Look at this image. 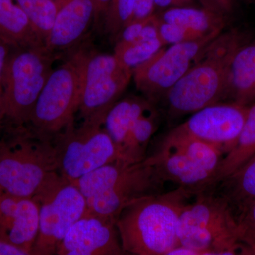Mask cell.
<instances>
[{
    "instance_id": "1f68e13d",
    "label": "cell",
    "mask_w": 255,
    "mask_h": 255,
    "mask_svg": "<svg viewBox=\"0 0 255 255\" xmlns=\"http://www.w3.org/2000/svg\"><path fill=\"white\" fill-rule=\"evenodd\" d=\"M31 253L21 247L0 239V255H29Z\"/></svg>"
},
{
    "instance_id": "30bf717a",
    "label": "cell",
    "mask_w": 255,
    "mask_h": 255,
    "mask_svg": "<svg viewBox=\"0 0 255 255\" xmlns=\"http://www.w3.org/2000/svg\"><path fill=\"white\" fill-rule=\"evenodd\" d=\"M221 33L220 31L212 32L199 39L159 50L132 70L137 90L152 104L158 102L192 68L210 43Z\"/></svg>"
},
{
    "instance_id": "cb8c5ba5",
    "label": "cell",
    "mask_w": 255,
    "mask_h": 255,
    "mask_svg": "<svg viewBox=\"0 0 255 255\" xmlns=\"http://www.w3.org/2000/svg\"><path fill=\"white\" fill-rule=\"evenodd\" d=\"M27 15L37 34L46 43L54 26L58 8L55 0H15Z\"/></svg>"
},
{
    "instance_id": "d6a6232c",
    "label": "cell",
    "mask_w": 255,
    "mask_h": 255,
    "mask_svg": "<svg viewBox=\"0 0 255 255\" xmlns=\"http://www.w3.org/2000/svg\"><path fill=\"white\" fill-rule=\"evenodd\" d=\"M94 1L95 6V18L97 20L102 15L105 14L111 0H94Z\"/></svg>"
},
{
    "instance_id": "4fadbf2b",
    "label": "cell",
    "mask_w": 255,
    "mask_h": 255,
    "mask_svg": "<svg viewBox=\"0 0 255 255\" xmlns=\"http://www.w3.org/2000/svg\"><path fill=\"white\" fill-rule=\"evenodd\" d=\"M115 221L86 211L60 242L58 255H126Z\"/></svg>"
},
{
    "instance_id": "83f0119b",
    "label": "cell",
    "mask_w": 255,
    "mask_h": 255,
    "mask_svg": "<svg viewBox=\"0 0 255 255\" xmlns=\"http://www.w3.org/2000/svg\"><path fill=\"white\" fill-rule=\"evenodd\" d=\"M157 18H158V21H157L158 37L164 46L194 41L206 36L199 32L189 29L179 25L164 22L159 18L158 15H157Z\"/></svg>"
},
{
    "instance_id": "484cf974",
    "label": "cell",
    "mask_w": 255,
    "mask_h": 255,
    "mask_svg": "<svg viewBox=\"0 0 255 255\" xmlns=\"http://www.w3.org/2000/svg\"><path fill=\"white\" fill-rule=\"evenodd\" d=\"M136 0H111L105 16L106 31L111 36H119L131 21Z\"/></svg>"
},
{
    "instance_id": "ffe728a7",
    "label": "cell",
    "mask_w": 255,
    "mask_h": 255,
    "mask_svg": "<svg viewBox=\"0 0 255 255\" xmlns=\"http://www.w3.org/2000/svg\"><path fill=\"white\" fill-rule=\"evenodd\" d=\"M255 155V102L249 105L246 122L236 144L223 156L209 189L234 173ZM208 189V190H209Z\"/></svg>"
},
{
    "instance_id": "f546056e",
    "label": "cell",
    "mask_w": 255,
    "mask_h": 255,
    "mask_svg": "<svg viewBox=\"0 0 255 255\" xmlns=\"http://www.w3.org/2000/svg\"><path fill=\"white\" fill-rule=\"evenodd\" d=\"M155 10V0H136L131 21H138L149 17Z\"/></svg>"
},
{
    "instance_id": "277c9868",
    "label": "cell",
    "mask_w": 255,
    "mask_h": 255,
    "mask_svg": "<svg viewBox=\"0 0 255 255\" xmlns=\"http://www.w3.org/2000/svg\"><path fill=\"white\" fill-rule=\"evenodd\" d=\"M196 196L179 215V246L202 255H243L237 219L228 201L212 189Z\"/></svg>"
},
{
    "instance_id": "9c48e42d",
    "label": "cell",
    "mask_w": 255,
    "mask_h": 255,
    "mask_svg": "<svg viewBox=\"0 0 255 255\" xmlns=\"http://www.w3.org/2000/svg\"><path fill=\"white\" fill-rule=\"evenodd\" d=\"M33 198L39 206V231L32 255H56L69 229L86 212V201L78 188L58 172Z\"/></svg>"
},
{
    "instance_id": "4dcf8cb0",
    "label": "cell",
    "mask_w": 255,
    "mask_h": 255,
    "mask_svg": "<svg viewBox=\"0 0 255 255\" xmlns=\"http://www.w3.org/2000/svg\"><path fill=\"white\" fill-rule=\"evenodd\" d=\"M207 8L219 11L230 13L232 11L233 0H202Z\"/></svg>"
},
{
    "instance_id": "f1b7e54d",
    "label": "cell",
    "mask_w": 255,
    "mask_h": 255,
    "mask_svg": "<svg viewBox=\"0 0 255 255\" xmlns=\"http://www.w3.org/2000/svg\"><path fill=\"white\" fill-rule=\"evenodd\" d=\"M11 47L0 38V124L2 123L3 75Z\"/></svg>"
},
{
    "instance_id": "52a82bcc",
    "label": "cell",
    "mask_w": 255,
    "mask_h": 255,
    "mask_svg": "<svg viewBox=\"0 0 255 255\" xmlns=\"http://www.w3.org/2000/svg\"><path fill=\"white\" fill-rule=\"evenodd\" d=\"M106 117L74 123L53 137L58 173L73 182L106 164L119 161L114 142L106 130Z\"/></svg>"
},
{
    "instance_id": "4316f807",
    "label": "cell",
    "mask_w": 255,
    "mask_h": 255,
    "mask_svg": "<svg viewBox=\"0 0 255 255\" xmlns=\"http://www.w3.org/2000/svg\"><path fill=\"white\" fill-rule=\"evenodd\" d=\"M243 255H255V201L236 216Z\"/></svg>"
},
{
    "instance_id": "44dd1931",
    "label": "cell",
    "mask_w": 255,
    "mask_h": 255,
    "mask_svg": "<svg viewBox=\"0 0 255 255\" xmlns=\"http://www.w3.org/2000/svg\"><path fill=\"white\" fill-rule=\"evenodd\" d=\"M212 189L228 201L237 216L255 201V155Z\"/></svg>"
},
{
    "instance_id": "7a4b0ae2",
    "label": "cell",
    "mask_w": 255,
    "mask_h": 255,
    "mask_svg": "<svg viewBox=\"0 0 255 255\" xmlns=\"http://www.w3.org/2000/svg\"><path fill=\"white\" fill-rule=\"evenodd\" d=\"M248 42V36L236 29L216 37L192 68L166 94L169 114L182 116L224 100L233 58Z\"/></svg>"
},
{
    "instance_id": "9a60e30c",
    "label": "cell",
    "mask_w": 255,
    "mask_h": 255,
    "mask_svg": "<svg viewBox=\"0 0 255 255\" xmlns=\"http://www.w3.org/2000/svg\"><path fill=\"white\" fill-rule=\"evenodd\" d=\"M145 159L166 183H174L194 196L209 189L212 174L182 152L160 147Z\"/></svg>"
},
{
    "instance_id": "ba28073f",
    "label": "cell",
    "mask_w": 255,
    "mask_h": 255,
    "mask_svg": "<svg viewBox=\"0 0 255 255\" xmlns=\"http://www.w3.org/2000/svg\"><path fill=\"white\" fill-rule=\"evenodd\" d=\"M83 52L53 70L36 101L28 124L31 131L53 138L74 123L81 92Z\"/></svg>"
},
{
    "instance_id": "d4e9b609",
    "label": "cell",
    "mask_w": 255,
    "mask_h": 255,
    "mask_svg": "<svg viewBox=\"0 0 255 255\" xmlns=\"http://www.w3.org/2000/svg\"><path fill=\"white\" fill-rule=\"evenodd\" d=\"M164 46L159 38L143 41L117 42L114 56L126 68L133 69L152 58Z\"/></svg>"
},
{
    "instance_id": "6da1fadb",
    "label": "cell",
    "mask_w": 255,
    "mask_h": 255,
    "mask_svg": "<svg viewBox=\"0 0 255 255\" xmlns=\"http://www.w3.org/2000/svg\"><path fill=\"white\" fill-rule=\"evenodd\" d=\"M194 196L175 190L139 199L127 206L116 222L122 248L136 255H167L179 246L177 226L186 201Z\"/></svg>"
},
{
    "instance_id": "d6986e66",
    "label": "cell",
    "mask_w": 255,
    "mask_h": 255,
    "mask_svg": "<svg viewBox=\"0 0 255 255\" xmlns=\"http://www.w3.org/2000/svg\"><path fill=\"white\" fill-rule=\"evenodd\" d=\"M0 38L11 48L46 46L15 0H0Z\"/></svg>"
},
{
    "instance_id": "8fae6325",
    "label": "cell",
    "mask_w": 255,
    "mask_h": 255,
    "mask_svg": "<svg viewBox=\"0 0 255 255\" xmlns=\"http://www.w3.org/2000/svg\"><path fill=\"white\" fill-rule=\"evenodd\" d=\"M132 70L114 55L83 52L78 112L83 120L106 117L127 88Z\"/></svg>"
},
{
    "instance_id": "7c38bea8",
    "label": "cell",
    "mask_w": 255,
    "mask_h": 255,
    "mask_svg": "<svg viewBox=\"0 0 255 255\" xmlns=\"http://www.w3.org/2000/svg\"><path fill=\"white\" fill-rule=\"evenodd\" d=\"M248 107L235 102H219L197 111L177 128L226 154L236 144L246 122Z\"/></svg>"
},
{
    "instance_id": "603a6c76",
    "label": "cell",
    "mask_w": 255,
    "mask_h": 255,
    "mask_svg": "<svg viewBox=\"0 0 255 255\" xmlns=\"http://www.w3.org/2000/svg\"><path fill=\"white\" fill-rule=\"evenodd\" d=\"M221 13L207 7L199 9L189 6H172L157 15L164 22L179 25L207 35L216 31H222L225 24Z\"/></svg>"
},
{
    "instance_id": "5bb4252c",
    "label": "cell",
    "mask_w": 255,
    "mask_h": 255,
    "mask_svg": "<svg viewBox=\"0 0 255 255\" xmlns=\"http://www.w3.org/2000/svg\"><path fill=\"white\" fill-rule=\"evenodd\" d=\"M39 231V206L33 198L0 191V239L21 247L32 255Z\"/></svg>"
},
{
    "instance_id": "8992f818",
    "label": "cell",
    "mask_w": 255,
    "mask_h": 255,
    "mask_svg": "<svg viewBox=\"0 0 255 255\" xmlns=\"http://www.w3.org/2000/svg\"><path fill=\"white\" fill-rule=\"evenodd\" d=\"M53 53L46 46L12 48L3 75L2 122L14 129L28 124L36 101L53 72Z\"/></svg>"
},
{
    "instance_id": "7402d4cb",
    "label": "cell",
    "mask_w": 255,
    "mask_h": 255,
    "mask_svg": "<svg viewBox=\"0 0 255 255\" xmlns=\"http://www.w3.org/2000/svg\"><path fill=\"white\" fill-rule=\"evenodd\" d=\"M160 147L182 152L212 174V178L224 155L215 146L191 136L177 127L166 135Z\"/></svg>"
},
{
    "instance_id": "3957f363",
    "label": "cell",
    "mask_w": 255,
    "mask_h": 255,
    "mask_svg": "<svg viewBox=\"0 0 255 255\" xmlns=\"http://www.w3.org/2000/svg\"><path fill=\"white\" fill-rule=\"evenodd\" d=\"M72 182L85 198L87 211L115 222L132 203L164 192L166 184L146 159L133 164L115 161Z\"/></svg>"
},
{
    "instance_id": "2e32d148",
    "label": "cell",
    "mask_w": 255,
    "mask_h": 255,
    "mask_svg": "<svg viewBox=\"0 0 255 255\" xmlns=\"http://www.w3.org/2000/svg\"><path fill=\"white\" fill-rule=\"evenodd\" d=\"M58 11L46 47L52 53L68 49L78 43L95 18L94 0H55Z\"/></svg>"
},
{
    "instance_id": "d590c367",
    "label": "cell",
    "mask_w": 255,
    "mask_h": 255,
    "mask_svg": "<svg viewBox=\"0 0 255 255\" xmlns=\"http://www.w3.org/2000/svg\"><path fill=\"white\" fill-rule=\"evenodd\" d=\"M2 191V190H1V189H0V191Z\"/></svg>"
},
{
    "instance_id": "e575fe53",
    "label": "cell",
    "mask_w": 255,
    "mask_h": 255,
    "mask_svg": "<svg viewBox=\"0 0 255 255\" xmlns=\"http://www.w3.org/2000/svg\"><path fill=\"white\" fill-rule=\"evenodd\" d=\"M194 0H174L173 6L175 7H184V6H189Z\"/></svg>"
},
{
    "instance_id": "836d02e7",
    "label": "cell",
    "mask_w": 255,
    "mask_h": 255,
    "mask_svg": "<svg viewBox=\"0 0 255 255\" xmlns=\"http://www.w3.org/2000/svg\"><path fill=\"white\" fill-rule=\"evenodd\" d=\"M174 0H155V9H167L173 6Z\"/></svg>"
},
{
    "instance_id": "e0dca14e",
    "label": "cell",
    "mask_w": 255,
    "mask_h": 255,
    "mask_svg": "<svg viewBox=\"0 0 255 255\" xmlns=\"http://www.w3.org/2000/svg\"><path fill=\"white\" fill-rule=\"evenodd\" d=\"M224 100L246 106L255 102V41H248L235 55Z\"/></svg>"
},
{
    "instance_id": "5b68a950",
    "label": "cell",
    "mask_w": 255,
    "mask_h": 255,
    "mask_svg": "<svg viewBox=\"0 0 255 255\" xmlns=\"http://www.w3.org/2000/svg\"><path fill=\"white\" fill-rule=\"evenodd\" d=\"M15 130L14 140L0 142V189L11 195L33 198L58 172L53 138L25 128Z\"/></svg>"
},
{
    "instance_id": "ac0fdd59",
    "label": "cell",
    "mask_w": 255,
    "mask_h": 255,
    "mask_svg": "<svg viewBox=\"0 0 255 255\" xmlns=\"http://www.w3.org/2000/svg\"><path fill=\"white\" fill-rule=\"evenodd\" d=\"M152 104L147 99L128 97L116 102L109 110L105 128L117 148L119 161L124 162V153L132 126L142 113L152 107Z\"/></svg>"
}]
</instances>
